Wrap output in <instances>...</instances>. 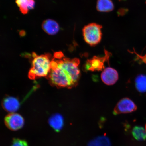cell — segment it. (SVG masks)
I'll return each instance as SVG.
<instances>
[{"label": "cell", "instance_id": "obj_1", "mask_svg": "<svg viewBox=\"0 0 146 146\" xmlns=\"http://www.w3.org/2000/svg\"><path fill=\"white\" fill-rule=\"evenodd\" d=\"M78 58L69 59L62 52L54 53L47 78L53 86L71 88L78 85L81 76Z\"/></svg>", "mask_w": 146, "mask_h": 146}, {"label": "cell", "instance_id": "obj_2", "mask_svg": "<svg viewBox=\"0 0 146 146\" xmlns=\"http://www.w3.org/2000/svg\"><path fill=\"white\" fill-rule=\"evenodd\" d=\"M33 59L31 68L29 72L28 76L34 80L43 77H47L50 72L52 58L50 54L38 55L35 53L32 54Z\"/></svg>", "mask_w": 146, "mask_h": 146}, {"label": "cell", "instance_id": "obj_3", "mask_svg": "<svg viewBox=\"0 0 146 146\" xmlns=\"http://www.w3.org/2000/svg\"><path fill=\"white\" fill-rule=\"evenodd\" d=\"M102 27L98 24H89L84 27L83 34L85 41L91 46H94L100 42L102 39Z\"/></svg>", "mask_w": 146, "mask_h": 146}, {"label": "cell", "instance_id": "obj_4", "mask_svg": "<svg viewBox=\"0 0 146 146\" xmlns=\"http://www.w3.org/2000/svg\"><path fill=\"white\" fill-rule=\"evenodd\" d=\"M105 55L104 57L94 56L92 58L88 60L84 65V70L96 72L103 70L105 69L104 63L109 61L111 53L105 50Z\"/></svg>", "mask_w": 146, "mask_h": 146}, {"label": "cell", "instance_id": "obj_5", "mask_svg": "<svg viewBox=\"0 0 146 146\" xmlns=\"http://www.w3.org/2000/svg\"><path fill=\"white\" fill-rule=\"evenodd\" d=\"M137 108L132 100L127 98H123L119 100L115 107L113 113L117 115L129 113L134 112Z\"/></svg>", "mask_w": 146, "mask_h": 146}, {"label": "cell", "instance_id": "obj_6", "mask_svg": "<svg viewBox=\"0 0 146 146\" xmlns=\"http://www.w3.org/2000/svg\"><path fill=\"white\" fill-rule=\"evenodd\" d=\"M5 125L11 130L16 131L22 128L24 120L21 115L15 113H10L5 118Z\"/></svg>", "mask_w": 146, "mask_h": 146}, {"label": "cell", "instance_id": "obj_7", "mask_svg": "<svg viewBox=\"0 0 146 146\" xmlns=\"http://www.w3.org/2000/svg\"><path fill=\"white\" fill-rule=\"evenodd\" d=\"M102 81L105 84L112 85L117 81L119 78L118 72L115 69L108 67L105 68L101 74Z\"/></svg>", "mask_w": 146, "mask_h": 146}, {"label": "cell", "instance_id": "obj_8", "mask_svg": "<svg viewBox=\"0 0 146 146\" xmlns=\"http://www.w3.org/2000/svg\"><path fill=\"white\" fill-rule=\"evenodd\" d=\"M2 106L5 111L10 113H14L19 109L20 103L17 98L13 97L8 96L3 99Z\"/></svg>", "mask_w": 146, "mask_h": 146}, {"label": "cell", "instance_id": "obj_9", "mask_svg": "<svg viewBox=\"0 0 146 146\" xmlns=\"http://www.w3.org/2000/svg\"><path fill=\"white\" fill-rule=\"evenodd\" d=\"M42 27L46 33L51 35L56 34L59 30V24L52 19L45 20L42 24Z\"/></svg>", "mask_w": 146, "mask_h": 146}, {"label": "cell", "instance_id": "obj_10", "mask_svg": "<svg viewBox=\"0 0 146 146\" xmlns=\"http://www.w3.org/2000/svg\"><path fill=\"white\" fill-rule=\"evenodd\" d=\"M49 123L56 132H59L64 125L63 118L61 115L56 114L52 115L49 119Z\"/></svg>", "mask_w": 146, "mask_h": 146}, {"label": "cell", "instance_id": "obj_11", "mask_svg": "<svg viewBox=\"0 0 146 146\" xmlns=\"http://www.w3.org/2000/svg\"><path fill=\"white\" fill-rule=\"evenodd\" d=\"M16 2L20 11L23 14H27L35 5L34 0H16Z\"/></svg>", "mask_w": 146, "mask_h": 146}, {"label": "cell", "instance_id": "obj_12", "mask_svg": "<svg viewBox=\"0 0 146 146\" xmlns=\"http://www.w3.org/2000/svg\"><path fill=\"white\" fill-rule=\"evenodd\" d=\"M113 3L111 0H98L97 9L99 11L108 12L113 10Z\"/></svg>", "mask_w": 146, "mask_h": 146}, {"label": "cell", "instance_id": "obj_13", "mask_svg": "<svg viewBox=\"0 0 146 146\" xmlns=\"http://www.w3.org/2000/svg\"><path fill=\"white\" fill-rule=\"evenodd\" d=\"M88 146H111L109 139L106 136H98L91 140Z\"/></svg>", "mask_w": 146, "mask_h": 146}, {"label": "cell", "instance_id": "obj_14", "mask_svg": "<svg viewBox=\"0 0 146 146\" xmlns=\"http://www.w3.org/2000/svg\"><path fill=\"white\" fill-rule=\"evenodd\" d=\"M135 84L137 90L140 93L146 92V76L141 74L137 76Z\"/></svg>", "mask_w": 146, "mask_h": 146}, {"label": "cell", "instance_id": "obj_15", "mask_svg": "<svg viewBox=\"0 0 146 146\" xmlns=\"http://www.w3.org/2000/svg\"><path fill=\"white\" fill-rule=\"evenodd\" d=\"M132 134L134 137L138 141L146 139V131L143 127L136 126L133 128Z\"/></svg>", "mask_w": 146, "mask_h": 146}, {"label": "cell", "instance_id": "obj_16", "mask_svg": "<svg viewBox=\"0 0 146 146\" xmlns=\"http://www.w3.org/2000/svg\"><path fill=\"white\" fill-rule=\"evenodd\" d=\"M11 146H28L26 141L18 138H14Z\"/></svg>", "mask_w": 146, "mask_h": 146}, {"label": "cell", "instance_id": "obj_17", "mask_svg": "<svg viewBox=\"0 0 146 146\" xmlns=\"http://www.w3.org/2000/svg\"><path fill=\"white\" fill-rule=\"evenodd\" d=\"M145 130L146 131V125H145Z\"/></svg>", "mask_w": 146, "mask_h": 146}]
</instances>
